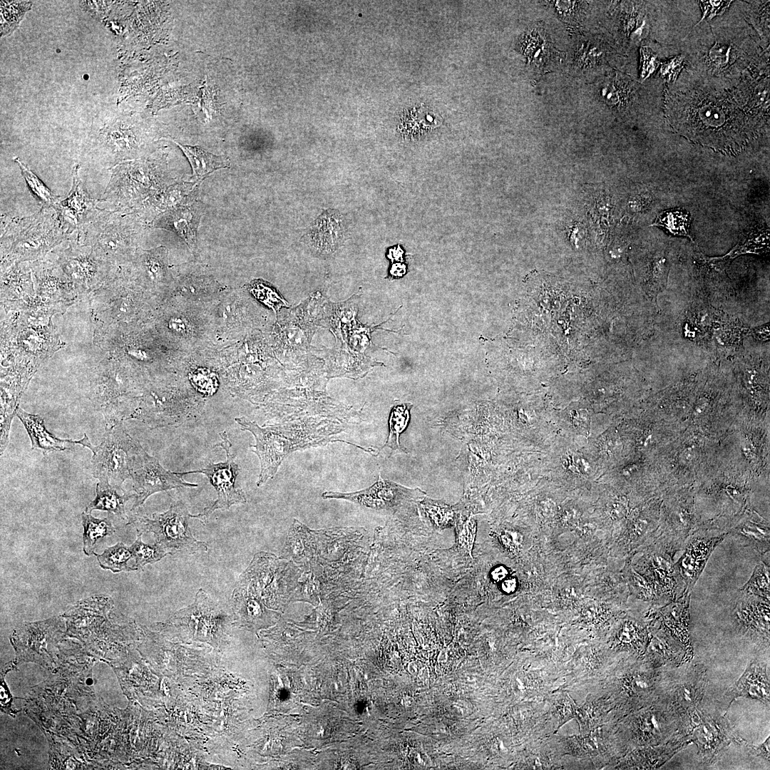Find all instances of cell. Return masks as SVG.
Here are the masks:
<instances>
[{
    "label": "cell",
    "instance_id": "cell-14",
    "mask_svg": "<svg viewBox=\"0 0 770 770\" xmlns=\"http://www.w3.org/2000/svg\"><path fill=\"white\" fill-rule=\"evenodd\" d=\"M16 416L21 421L28 433L31 443V449H39L44 456L53 451L71 450L77 444L86 447L91 451L95 446L91 443L86 433L81 439L78 441L55 436L47 430L41 416L27 413L19 406L16 409Z\"/></svg>",
    "mask_w": 770,
    "mask_h": 770
},
{
    "label": "cell",
    "instance_id": "cell-47",
    "mask_svg": "<svg viewBox=\"0 0 770 770\" xmlns=\"http://www.w3.org/2000/svg\"><path fill=\"white\" fill-rule=\"evenodd\" d=\"M707 404H708V403L706 401L705 399H700L695 406V408H694L695 412L697 414L702 413L705 409Z\"/></svg>",
    "mask_w": 770,
    "mask_h": 770
},
{
    "label": "cell",
    "instance_id": "cell-8",
    "mask_svg": "<svg viewBox=\"0 0 770 770\" xmlns=\"http://www.w3.org/2000/svg\"><path fill=\"white\" fill-rule=\"evenodd\" d=\"M220 436L222 441L214 447L219 446L225 451V461L210 463L205 468L198 470L178 472L181 476L192 473L205 475L217 492V499L213 504L206 507L201 513L192 515V518L198 519L202 523L215 510H227L233 505L245 503L247 501L244 491L237 486L240 468L235 461V456L230 451L232 443L225 431L220 433Z\"/></svg>",
    "mask_w": 770,
    "mask_h": 770
},
{
    "label": "cell",
    "instance_id": "cell-44",
    "mask_svg": "<svg viewBox=\"0 0 770 770\" xmlns=\"http://www.w3.org/2000/svg\"><path fill=\"white\" fill-rule=\"evenodd\" d=\"M576 527L578 533L582 537L590 536L595 530V525L591 523L578 524Z\"/></svg>",
    "mask_w": 770,
    "mask_h": 770
},
{
    "label": "cell",
    "instance_id": "cell-26",
    "mask_svg": "<svg viewBox=\"0 0 770 770\" xmlns=\"http://www.w3.org/2000/svg\"><path fill=\"white\" fill-rule=\"evenodd\" d=\"M411 408V404H402L394 406L391 409L388 422L389 435L384 447L388 446L394 451L406 452V449L400 445L399 437L409 424Z\"/></svg>",
    "mask_w": 770,
    "mask_h": 770
},
{
    "label": "cell",
    "instance_id": "cell-27",
    "mask_svg": "<svg viewBox=\"0 0 770 770\" xmlns=\"http://www.w3.org/2000/svg\"><path fill=\"white\" fill-rule=\"evenodd\" d=\"M769 554L761 555L751 576L739 592L755 595L769 600Z\"/></svg>",
    "mask_w": 770,
    "mask_h": 770
},
{
    "label": "cell",
    "instance_id": "cell-1",
    "mask_svg": "<svg viewBox=\"0 0 770 770\" xmlns=\"http://www.w3.org/2000/svg\"><path fill=\"white\" fill-rule=\"evenodd\" d=\"M241 430L250 432L255 443L251 451L260 461V471L257 486H261L277 473L283 460L296 451L322 446L334 441V435L344 430V426L329 419L308 417L295 422H282L259 426L245 417L235 419Z\"/></svg>",
    "mask_w": 770,
    "mask_h": 770
},
{
    "label": "cell",
    "instance_id": "cell-36",
    "mask_svg": "<svg viewBox=\"0 0 770 770\" xmlns=\"http://www.w3.org/2000/svg\"><path fill=\"white\" fill-rule=\"evenodd\" d=\"M562 462L565 468L574 473L589 475L592 471L590 462L584 457L574 453H567L564 455Z\"/></svg>",
    "mask_w": 770,
    "mask_h": 770
},
{
    "label": "cell",
    "instance_id": "cell-45",
    "mask_svg": "<svg viewBox=\"0 0 770 770\" xmlns=\"http://www.w3.org/2000/svg\"><path fill=\"white\" fill-rule=\"evenodd\" d=\"M508 574L506 568L503 566H498L493 569L491 576L496 581H500L505 578Z\"/></svg>",
    "mask_w": 770,
    "mask_h": 770
},
{
    "label": "cell",
    "instance_id": "cell-37",
    "mask_svg": "<svg viewBox=\"0 0 770 770\" xmlns=\"http://www.w3.org/2000/svg\"><path fill=\"white\" fill-rule=\"evenodd\" d=\"M570 421L576 431L587 435L590 430V416L585 409H574L570 411Z\"/></svg>",
    "mask_w": 770,
    "mask_h": 770
},
{
    "label": "cell",
    "instance_id": "cell-10",
    "mask_svg": "<svg viewBox=\"0 0 770 770\" xmlns=\"http://www.w3.org/2000/svg\"><path fill=\"white\" fill-rule=\"evenodd\" d=\"M56 263L67 277L82 286L101 282L108 276L112 266L93 247L81 245L76 240L60 252Z\"/></svg>",
    "mask_w": 770,
    "mask_h": 770
},
{
    "label": "cell",
    "instance_id": "cell-17",
    "mask_svg": "<svg viewBox=\"0 0 770 770\" xmlns=\"http://www.w3.org/2000/svg\"><path fill=\"white\" fill-rule=\"evenodd\" d=\"M740 592L734 608L738 622L746 631L769 639V600Z\"/></svg>",
    "mask_w": 770,
    "mask_h": 770
},
{
    "label": "cell",
    "instance_id": "cell-48",
    "mask_svg": "<svg viewBox=\"0 0 770 770\" xmlns=\"http://www.w3.org/2000/svg\"><path fill=\"white\" fill-rule=\"evenodd\" d=\"M637 465H635V464L628 465V466H625L622 469V475H624V476H630V475L633 474L634 473H635L637 471Z\"/></svg>",
    "mask_w": 770,
    "mask_h": 770
},
{
    "label": "cell",
    "instance_id": "cell-3",
    "mask_svg": "<svg viewBox=\"0 0 770 770\" xmlns=\"http://www.w3.org/2000/svg\"><path fill=\"white\" fill-rule=\"evenodd\" d=\"M145 227V220L135 211L98 207L74 232L78 243L93 247L113 263L130 255Z\"/></svg>",
    "mask_w": 770,
    "mask_h": 770
},
{
    "label": "cell",
    "instance_id": "cell-6",
    "mask_svg": "<svg viewBox=\"0 0 770 770\" xmlns=\"http://www.w3.org/2000/svg\"><path fill=\"white\" fill-rule=\"evenodd\" d=\"M130 471L135 495L132 510L141 506L154 493L174 488L197 486V484L185 481L178 472L164 468L159 461L148 454L135 438L133 439L130 449Z\"/></svg>",
    "mask_w": 770,
    "mask_h": 770
},
{
    "label": "cell",
    "instance_id": "cell-33",
    "mask_svg": "<svg viewBox=\"0 0 770 770\" xmlns=\"http://www.w3.org/2000/svg\"><path fill=\"white\" fill-rule=\"evenodd\" d=\"M190 379L194 387L205 394H213L218 386L216 375L207 369H196L190 374Z\"/></svg>",
    "mask_w": 770,
    "mask_h": 770
},
{
    "label": "cell",
    "instance_id": "cell-29",
    "mask_svg": "<svg viewBox=\"0 0 770 770\" xmlns=\"http://www.w3.org/2000/svg\"><path fill=\"white\" fill-rule=\"evenodd\" d=\"M137 538L130 546L135 560L134 567L136 570L142 568L147 564H152L161 560L168 552L165 550L160 545L155 543L149 545L142 540V533L138 531Z\"/></svg>",
    "mask_w": 770,
    "mask_h": 770
},
{
    "label": "cell",
    "instance_id": "cell-7",
    "mask_svg": "<svg viewBox=\"0 0 770 770\" xmlns=\"http://www.w3.org/2000/svg\"><path fill=\"white\" fill-rule=\"evenodd\" d=\"M133 439L123 421L105 428L101 443L91 451L93 476L122 488L124 481L130 478V449Z\"/></svg>",
    "mask_w": 770,
    "mask_h": 770
},
{
    "label": "cell",
    "instance_id": "cell-24",
    "mask_svg": "<svg viewBox=\"0 0 770 770\" xmlns=\"http://www.w3.org/2000/svg\"><path fill=\"white\" fill-rule=\"evenodd\" d=\"M761 669L751 664L732 689L734 697L741 695L769 702V684Z\"/></svg>",
    "mask_w": 770,
    "mask_h": 770
},
{
    "label": "cell",
    "instance_id": "cell-46",
    "mask_svg": "<svg viewBox=\"0 0 770 770\" xmlns=\"http://www.w3.org/2000/svg\"><path fill=\"white\" fill-rule=\"evenodd\" d=\"M516 586H517V582H516V580L514 578L507 579V580H504L502 582V585H501L502 590L504 592H507V593H510V592H514L515 588H516Z\"/></svg>",
    "mask_w": 770,
    "mask_h": 770
},
{
    "label": "cell",
    "instance_id": "cell-9",
    "mask_svg": "<svg viewBox=\"0 0 770 770\" xmlns=\"http://www.w3.org/2000/svg\"><path fill=\"white\" fill-rule=\"evenodd\" d=\"M728 533L699 528L687 539L682 554L674 568L677 585V598L691 594L711 554Z\"/></svg>",
    "mask_w": 770,
    "mask_h": 770
},
{
    "label": "cell",
    "instance_id": "cell-38",
    "mask_svg": "<svg viewBox=\"0 0 770 770\" xmlns=\"http://www.w3.org/2000/svg\"><path fill=\"white\" fill-rule=\"evenodd\" d=\"M476 534V524L473 520L468 519L459 530L458 540L463 548H466L471 555V550Z\"/></svg>",
    "mask_w": 770,
    "mask_h": 770
},
{
    "label": "cell",
    "instance_id": "cell-30",
    "mask_svg": "<svg viewBox=\"0 0 770 770\" xmlns=\"http://www.w3.org/2000/svg\"><path fill=\"white\" fill-rule=\"evenodd\" d=\"M654 225L663 227L670 233L691 238L687 213L681 210H669L658 215Z\"/></svg>",
    "mask_w": 770,
    "mask_h": 770
},
{
    "label": "cell",
    "instance_id": "cell-15",
    "mask_svg": "<svg viewBox=\"0 0 770 770\" xmlns=\"http://www.w3.org/2000/svg\"><path fill=\"white\" fill-rule=\"evenodd\" d=\"M201 210L197 203L183 205L159 214L150 225L176 232L192 249L195 246Z\"/></svg>",
    "mask_w": 770,
    "mask_h": 770
},
{
    "label": "cell",
    "instance_id": "cell-41",
    "mask_svg": "<svg viewBox=\"0 0 770 770\" xmlns=\"http://www.w3.org/2000/svg\"><path fill=\"white\" fill-rule=\"evenodd\" d=\"M627 512V500L625 496H620L612 503L610 509V516L612 520L617 521L624 518Z\"/></svg>",
    "mask_w": 770,
    "mask_h": 770
},
{
    "label": "cell",
    "instance_id": "cell-35",
    "mask_svg": "<svg viewBox=\"0 0 770 770\" xmlns=\"http://www.w3.org/2000/svg\"><path fill=\"white\" fill-rule=\"evenodd\" d=\"M553 2L554 7L562 19L572 24L578 22V19L582 11L584 6L583 3L585 2L571 1H555Z\"/></svg>",
    "mask_w": 770,
    "mask_h": 770
},
{
    "label": "cell",
    "instance_id": "cell-28",
    "mask_svg": "<svg viewBox=\"0 0 770 770\" xmlns=\"http://www.w3.org/2000/svg\"><path fill=\"white\" fill-rule=\"evenodd\" d=\"M14 160L18 164L29 189L41 203L42 206L55 207L60 202L59 196L53 194L36 175L18 158H14Z\"/></svg>",
    "mask_w": 770,
    "mask_h": 770
},
{
    "label": "cell",
    "instance_id": "cell-23",
    "mask_svg": "<svg viewBox=\"0 0 770 770\" xmlns=\"http://www.w3.org/2000/svg\"><path fill=\"white\" fill-rule=\"evenodd\" d=\"M525 53L537 68H543L549 62L554 49L543 26H536L525 35Z\"/></svg>",
    "mask_w": 770,
    "mask_h": 770
},
{
    "label": "cell",
    "instance_id": "cell-40",
    "mask_svg": "<svg viewBox=\"0 0 770 770\" xmlns=\"http://www.w3.org/2000/svg\"><path fill=\"white\" fill-rule=\"evenodd\" d=\"M729 48L727 46L715 44L709 52L712 63L717 67L724 66L729 60Z\"/></svg>",
    "mask_w": 770,
    "mask_h": 770
},
{
    "label": "cell",
    "instance_id": "cell-16",
    "mask_svg": "<svg viewBox=\"0 0 770 770\" xmlns=\"http://www.w3.org/2000/svg\"><path fill=\"white\" fill-rule=\"evenodd\" d=\"M344 233V226L340 214L335 210H327L312 227L307 234V242L319 255H329L339 247Z\"/></svg>",
    "mask_w": 770,
    "mask_h": 770
},
{
    "label": "cell",
    "instance_id": "cell-19",
    "mask_svg": "<svg viewBox=\"0 0 770 770\" xmlns=\"http://www.w3.org/2000/svg\"><path fill=\"white\" fill-rule=\"evenodd\" d=\"M95 498L86 506V512L91 513L98 510L114 514L123 520H128L125 510L128 500L135 497V493H130L123 488L112 486L106 480H99L96 485Z\"/></svg>",
    "mask_w": 770,
    "mask_h": 770
},
{
    "label": "cell",
    "instance_id": "cell-5",
    "mask_svg": "<svg viewBox=\"0 0 770 770\" xmlns=\"http://www.w3.org/2000/svg\"><path fill=\"white\" fill-rule=\"evenodd\" d=\"M192 515L182 500L170 505V508L161 513H153L151 518L134 514L128 517L127 525H135L138 531L150 532L154 535L155 543L170 555L181 552L194 554L198 551H207L205 542L196 540L189 526Z\"/></svg>",
    "mask_w": 770,
    "mask_h": 770
},
{
    "label": "cell",
    "instance_id": "cell-32",
    "mask_svg": "<svg viewBox=\"0 0 770 770\" xmlns=\"http://www.w3.org/2000/svg\"><path fill=\"white\" fill-rule=\"evenodd\" d=\"M251 292L259 300L275 311L280 307L287 305L277 292L260 281L252 284Z\"/></svg>",
    "mask_w": 770,
    "mask_h": 770
},
{
    "label": "cell",
    "instance_id": "cell-42",
    "mask_svg": "<svg viewBox=\"0 0 770 770\" xmlns=\"http://www.w3.org/2000/svg\"><path fill=\"white\" fill-rule=\"evenodd\" d=\"M580 513L578 509L569 508L565 509L560 516V520L566 527H575L578 525Z\"/></svg>",
    "mask_w": 770,
    "mask_h": 770
},
{
    "label": "cell",
    "instance_id": "cell-18",
    "mask_svg": "<svg viewBox=\"0 0 770 770\" xmlns=\"http://www.w3.org/2000/svg\"><path fill=\"white\" fill-rule=\"evenodd\" d=\"M727 533L761 556L769 554V525L756 513H748L746 521L731 528Z\"/></svg>",
    "mask_w": 770,
    "mask_h": 770
},
{
    "label": "cell",
    "instance_id": "cell-13",
    "mask_svg": "<svg viewBox=\"0 0 770 770\" xmlns=\"http://www.w3.org/2000/svg\"><path fill=\"white\" fill-rule=\"evenodd\" d=\"M79 165L73 169V185L68 196L55 206L64 225L71 235L82 226L98 209L102 199L92 198L84 188L78 174Z\"/></svg>",
    "mask_w": 770,
    "mask_h": 770
},
{
    "label": "cell",
    "instance_id": "cell-20",
    "mask_svg": "<svg viewBox=\"0 0 770 770\" xmlns=\"http://www.w3.org/2000/svg\"><path fill=\"white\" fill-rule=\"evenodd\" d=\"M690 595H685L662 605L657 610V618L683 642L688 640V618Z\"/></svg>",
    "mask_w": 770,
    "mask_h": 770
},
{
    "label": "cell",
    "instance_id": "cell-31",
    "mask_svg": "<svg viewBox=\"0 0 770 770\" xmlns=\"http://www.w3.org/2000/svg\"><path fill=\"white\" fill-rule=\"evenodd\" d=\"M603 57V51L596 40H585L577 46L575 62L579 68H587L595 66Z\"/></svg>",
    "mask_w": 770,
    "mask_h": 770
},
{
    "label": "cell",
    "instance_id": "cell-34",
    "mask_svg": "<svg viewBox=\"0 0 770 770\" xmlns=\"http://www.w3.org/2000/svg\"><path fill=\"white\" fill-rule=\"evenodd\" d=\"M617 79L606 80L601 88L600 93L605 103L610 106H617L624 103L627 93L624 86L619 83Z\"/></svg>",
    "mask_w": 770,
    "mask_h": 770
},
{
    "label": "cell",
    "instance_id": "cell-43",
    "mask_svg": "<svg viewBox=\"0 0 770 770\" xmlns=\"http://www.w3.org/2000/svg\"><path fill=\"white\" fill-rule=\"evenodd\" d=\"M540 509L543 516L550 518L555 514L556 507L552 500L546 499L540 503Z\"/></svg>",
    "mask_w": 770,
    "mask_h": 770
},
{
    "label": "cell",
    "instance_id": "cell-2",
    "mask_svg": "<svg viewBox=\"0 0 770 770\" xmlns=\"http://www.w3.org/2000/svg\"><path fill=\"white\" fill-rule=\"evenodd\" d=\"M1 231L8 264L41 258L70 235L56 209L46 206L28 217L2 215Z\"/></svg>",
    "mask_w": 770,
    "mask_h": 770
},
{
    "label": "cell",
    "instance_id": "cell-39",
    "mask_svg": "<svg viewBox=\"0 0 770 770\" xmlns=\"http://www.w3.org/2000/svg\"><path fill=\"white\" fill-rule=\"evenodd\" d=\"M426 510L433 521L438 525H445L451 521L452 512L450 508L427 503Z\"/></svg>",
    "mask_w": 770,
    "mask_h": 770
},
{
    "label": "cell",
    "instance_id": "cell-25",
    "mask_svg": "<svg viewBox=\"0 0 770 770\" xmlns=\"http://www.w3.org/2000/svg\"><path fill=\"white\" fill-rule=\"evenodd\" d=\"M95 555L101 568L104 570L114 573L136 570L132 565L128 564L133 559V553L130 547L123 543H118L107 548L101 554Z\"/></svg>",
    "mask_w": 770,
    "mask_h": 770
},
{
    "label": "cell",
    "instance_id": "cell-22",
    "mask_svg": "<svg viewBox=\"0 0 770 770\" xmlns=\"http://www.w3.org/2000/svg\"><path fill=\"white\" fill-rule=\"evenodd\" d=\"M81 518L83 528V550L88 556L95 555L97 541L100 538L113 535L115 529L109 518H96L92 516L91 513L85 511L82 513Z\"/></svg>",
    "mask_w": 770,
    "mask_h": 770
},
{
    "label": "cell",
    "instance_id": "cell-21",
    "mask_svg": "<svg viewBox=\"0 0 770 770\" xmlns=\"http://www.w3.org/2000/svg\"><path fill=\"white\" fill-rule=\"evenodd\" d=\"M175 143L186 155L193 170V175L197 178H203L217 169L228 167V162L225 158L215 155L198 146L184 145Z\"/></svg>",
    "mask_w": 770,
    "mask_h": 770
},
{
    "label": "cell",
    "instance_id": "cell-4",
    "mask_svg": "<svg viewBox=\"0 0 770 770\" xmlns=\"http://www.w3.org/2000/svg\"><path fill=\"white\" fill-rule=\"evenodd\" d=\"M163 175L150 162L123 163L115 165L103 195V202L113 210L131 211L155 195L163 183Z\"/></svg>",
    "mask_w": 770,
    "mask_h": 770
},
{
    "label": "cell",
    "instance_id": "cell-12",
    "mask_svg": "<svg viewBox=\"0 0 770 770\" xmlns=\"http://www.w3.org/2000/svg\"><path fill=\"white\" fill-rule=\"evenodd\" d=\"M416 495V490L384 480L379 475L378 481L368 488L353 493L325 491L322 497L324 499H344L365 507L382 509L399 505Z\"/></svg>",
    "mask_w": 770,
    "mask_h": 770
},
{
    "label": "cell",
    "instance_id": "cell-11",
    "mask_svg": "<svg viewBox=\"0 0 770 770\" xmlns=\"http://www.w3.org/2000/svg\"><path fill=\"white\" fill-rule=\"evenodd\" d=\"M647 549L643 558L642 575L655 585L665 604L677 600L674 557L677 552L658 541L647 545Z\"/></svg>",
    "mask_w": 770,
    "mask_h": 770
}]
</instances>
